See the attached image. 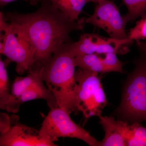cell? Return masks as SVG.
<instances>
[{"label": "cell", "instance_id": "cell-1", "mask_svg": "<svg viewBox=\"0 0 146 146\" xmlns=\"http://www.w3.org/2000/svg\"><path fill=\"white\" fill-rule=\"evenodd\" d=\"M3 15L6 21L18 27L31 43L35 52L34 64L42 65L58 48L72 42L71 32L83 30L86 24V18L72 20L50 0H43L40 7L33 13L7 12Z\"/></svg>", "mask_w": 146, "mask_h": 146}, {"label": "cell", "instance_id": "cell-2", "mask_svg": "<svg viewBox=\"0 0 146 146\" xmlns=\"http://www.w3.org/2000/svg\"><path fill=\"white\" fill-rule=\"evenodd\" d=\"M74 57L68 43L58 48L45 64L43 81L55 97L58 107L70 113L78 112L76 106L78 84L76 80Z\"/></svg>", "mask_w": 146, "mask_h": 146}, {"label": "cell", "instance_id": "cell-3", "mask_svg": "<svg viewBox=\"0 0 146 146\" xmlns=\"http://www.w3.org/2000/svg\"><path fill=\"white\" fill-rule=\"evenodd\" d=\"M141 54L123 89L118 114L132 123L146 121V54Z\"/></svg>", "mask_w": 146, "mask_h": 146}, {"label": "cell", "instance_id": "cell-4", "mask_svg": "<svg viewBox=\"0 0 146 146\" xmlns=\"http://www.w3.org/2000/svg\"><path fill=\"white\" fill-rule=\"evenodd\" d=\"M0 53L16 63V70L23 74L34 65L35 50L29 39L18 27L6 21L0 13Z\"/></svg>", "mask_w": 146, "mask_h": 146}, {"label": "cell", "instance_id": "cell-5", "mask_svg": "<svg viewBox=\"0 0 146 146\" xmlns=\"http://www.w3.org/2000/svg\"><path fill=\"white\" fill-rule=\"evenodd\" d=\"M75 78L78 84V111L82 112L86 121L93 116L102 115L107 102L98 73L79 68Z\"/></svg>", "mask_w": 146, "mask_h": 146}, {"label": "cell", "instance_id": "cell-6", "mask_svg": "<svg viewBox=\"0 0 146 146\" xmlns=\"http://www.w3.org/2000/svg\"><path fill=\"white\" fill-rule=\"evenodd\" d=\"M70 113L60 107L51 109L42 123L39 131L42 136L54 142L60 137L78 138L91 146H100L98 141L88 131L75 123Z\"/></svg>", "mask_w": 146, "mask_h": 146}, {"label": "cell", "instance_id": "cell-7", "mask_svg": "<svg viewBox=\"0 0 146 146\" xmlns=\"http://www.w3.org/2000/svg\"><path fill=\"white\" fill-rule=\"evenodd\" d=\"M97 4L94 13L86 18V23L102 29L111 38L119 40L128 39L125 31L127 23L114 1L104 0Z\"/></svg>", "mask_w": 146, "mask_h": 146}, {"label": "cell", "instance_id": "cell-8", "mask_svg": "<svg viewBox=\"0 0 146 146\" xmlns=\"http://www.w3.org/2000/svg\"><path fill=\"white\" fill-rule=\"evenodd\" d=\"M133 42L129 39L119 40L96 33H84L78 41L68 43L69 51L74 57L92 54L125 53V46Z\"/></svg>", "mask_w": 146, "mask_h": 146}, {"label": "cell", "instance_id": "cell-9", "mask_svg": "<svg viewBox=\"0 0 146 146\" xmlns=\"http://www.w3.org/2000/svg\"><path fill=\"white\" fill-rule=\"evenodd\" d=\"M15 121L4 133L1 134V146H56L49 137L37 130Z\"/></svg>", "mask_w": 146, "mask_h": 146}, {"label": "cell", "instance_id": "cell-10", "mask_svg": "<svg viewBox=\"0 0 146 146\" xmlns=\"http://www.w3.org/2000/svg\"><path fill=\"white\" fill-rule=\"evenodd\" d=\"M99 123L105 131L100 146H127L130 125L125 121L112 117L99 116Z\"/></svg>", "mask_w": 146, "mask_h": 146}, {"label": "cell", "instance_id": "cell-11", "mask_svg": "<svg viewBox=\"0 0 146 146\" xmlns=\"http://www.w3.org/2000/svg\"><path fill=\"white\" fill-rule=\"evenodd\" d=\"M43 81H41L35 84L24 92L16 100L7 105L5 110L9 112L16 113L24 103L36 99H44L50 109L58 107L55 97L48 88L44 86Z\"/></svg>", "mask_w": 146, "mask_h": 146}, {"label": "cell", "instance_id": "cell-12", "mask_svg": "<svg viewBox=\"0 0 146 146\" xmlns=\"http://www.w3.org/2000/svg\"><path fill=\"white\" fill-rule=\"evenodd\" d=\"M44 65L34 64L29 70V73L26 76L15 78L11 88V99L9 103L16 100L35 84L43 81L42 74Z\"/></svg>", "mask_w": 146, "mask_h": 146}, {"label": "cell", "instance_id": "cell-13", "mask_svg": "<svg viewBox=\"0 0 146 146\" xmlns=\"http://www.w3.org/2000/svg\"><path fill=\"white\" fill-rule=\"evenodd\" d=\"M76 67L98 73L110 72L105 64L104 53L78 56L74 57Z\"/></svg>", "mask_w": 146, "mask_h": 146}, {"label": "cell", "instance_id": "cell-14", "mask_svg": "<svg viewBox=\"0 0 146 146\" xmlns=\"http://www.w3.org/2000/svg\"><path fill=\"white\" fill-rule=\"evenodd\" d=\"M53 6L72 20L78 17L86 3L85 0H50Z\"/></svg>", "mask_w": 146, "mask_h": 146}, {"label": "cell", "instance_id": "cell-15", "mask_svg": "<svg viewBox=\"0 0 146 146\" xmlns=\"http://www.w3.org/2000/svg\"><path fill=\"white\" fill-rule=\"evenodd\" d=\"M12 62L7 58L5 60L0 59V108L5 110L10 101L11 94L9 91V81L7 67Z\"/></svg>", "mask_w": 146, "mask_h": 146}, {"label": "cell", "instance_id": "cell-16", "mask_svg": "<svg viewBox=\"0 0 146 146\" xmlns=\"http://www.w3.org/2000/svg\"><path fill=\"white\" fill-rule=\"evenodd\" d=\"M128 12L123 15L127 23L134 22L138 17L146 16V0H122Z\"/></svg>", "mask_w": 146, "mask_h": 146}, {"label": "cell", "instance_id": "cell-17", "mask_svg": "<svg viewBox=\"0 0 146 146\" xmlns=\"http://www.w3.org/2000/svg\"><path fill=\"white\" fill-rule=\"evenodd\" d=\"M127 34L128 39L133 42L146 39V16L137 21Z\"/></svg>", "mask_w": 146, "mask_h": 146}, {"label": "cell", "instance_id": "cell-18", "mask_svg": "<svg viewBox=\"0 0 146 146\" xmlns=\"http://www.w3.org/2000/svg\"><path fill=\"white\" fill-rule=\"evenodd\" d=\"M11 120L8 115L5 113H1V134L5 132L10 127Z\"/></svg>", "mask_w": 146, "mask_h": 146}, {"label": "cell", "instance_id": "cell-19", "mask_svg": "<svg viewBox=\"0 0 146 146\" xmlns=\"http://www.w3.org/2000/svg\"><path fill=\"white\" fill-rule=\"evenodd\" d=\"M16 1H18V0H0V5L1 6H3L9 3ZM23 1H26L32 5H36L41 0H23Z\"/></svg>", "mask_w": 146, "mask_h": 146}, {"label": "cell", "instance_id": "cell-20", "mask_svg": "<svg viewBox=\"0 0 146 146\" xmlns=\"http://www.w3.org/2000/svg\"><path fill=\"white\" fill-rule=\"evenodd\" d=\"M136 45L140 51L146 54V42L139 41L136 42Z\"/></svg>", "mask_w": 146, "mask_h": 146}, {"label": "cell", "instance_id": "cell-21", "mask_svg": "<svg viewBox=\"0 0 146 146\" xmlns=\"http://www.w3.org/2000/svg\"><path fill=\"white\" fill-rule=\"evenodd\" d=\"M86 3L94 2L98 4L104 0H85Z\"/></svg>", "mask_w": 146, "mask_h": 146}]
</instances>
